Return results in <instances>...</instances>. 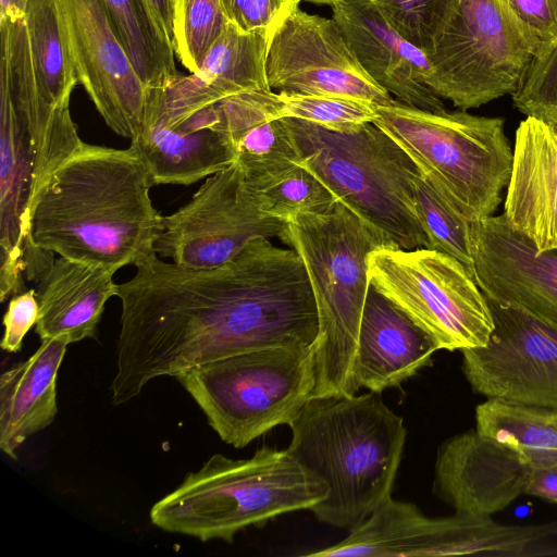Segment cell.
Masks as SVG:
<instances>
[{
  "instance_id": "1",
  "label": "cell",
  "mask_w": 557,
  "mask_h": 557,
  "mask_svg": "<svg viewBox=\"0 0 557 557\" xmlns=\"http://www.w3.org/2000/svg\"><path fill=\"white\" fill-rule=\"evenodd\" d=\"M135 267L116 293L122 312L110 387L115 406L161 376L242 352L315 343V301L293 248L257 238L211 269L165 262L157 253Z\"/></svg>"
},
{
  "instance_id": "2",
  "label": "cell",
  "mask_w": 557,
  "mask_h": 557,
  "mask_svg": "<svg viewBox=\"0 0 557 557\" xmlns=\"http://www.w3.org/2000/svg\"><path fill=\"white\" fill-rule=\"evenodd\" d=\"M152 177L129 146L86 144L67 158L37 195L29 215L27 281H38L57 253L116 272L156 255L162 215Z\"/></svg>"
},
{
  "instance_id": "3",
  "label": "cell",
  "mask_w": 557,
  "mask_h": 557,
  "mask_svg": "<svg viewBox=\"0 0 557 557\" xmlns=\"http://www.w3.org/2000/svg\"><path fill=\"white\" fill-rule=\"evenodd\" d=\"M380 394L313 397L289 423L287 451L329 488L322 522L354 527L391 496L406 428Z\"/></svg>"
},
{
  "instance_id": "4",
  "label": "cell",
  "mask_w": 557,
  "mask_h": 557,
  "mask_svg": "<svg viewBox=\"0 0 557 557\" xmlns=\"http://www.w3.org/2000/svg\"><path fill=\"white\" fill-rule=\"evenodd\" d=\"M280 239L301 258L318 312L311 398L356 395L355 360L370 287L368 256L386 245L339 200L324 212L289 219Z\"/></svg>"
},
{
  "instance_id": "5",
  "label": "cell",
  "mask_w": 557,
  "mask_h": 557,
  "mask_svg": "<svg viewBox=\"0 0 557 557\" xmlns=\"http://www.w3.org/2000/svg\"><path fill=\"white\" fill-rule=\"evenodd\" d=\"M327 492L326 484L287 449L263 446L247 459L215 454L152 506L150 520L170 533L232 543L247 527L311 510Z\"/></svg>"
},
{
  "instance_id": "6",
  "label": "cell",
  "mask_w": 557,
  "mask_h": 557,
  "mask_svg": "<svg viewBox=\"0 0 557 557\" xmlns=\"http://www.w3.org/2000/svg\"><path fill=\"white\" fill-rule=\"evenodd\" d=\"M299 164L312 172L383 239L405 250L430 248L416 209L419 170L374 123L334 132L283 117Z\"/></svg>"
},
{
  "instance_id": "7",
  "label": "cell",
  "mask_w": 557,
  "mask_h": 557,
  "mask_svg": "<svg viewBox=\"0 0 557 557\" xmlns=\"http://www.w3.org/2000/svg\"><path fill=\"white\" fill-rule=\"evenodd\" d=\"M465 219L493 213L511 173L513 151L500 117L463 110L430 112L397 100L375 106L373 122Z\"/></svg>"
},
{
  "instance_id": "8",
  "label": "cell",
  "mask_w": 557,
  "mask_h": 557,
  "mask_svg": "<svg viewBox=\"0 0 557 557\" xmlns=\"http://www.w3.org/2000/svg\"><path fill=\"white\" fill-rule=\"evenodd\" d=\"M175 379L220 438L243 448L277 425H289L311 399L314 345L242 352L191 368Z\"/></svg>"
},
{
  "instance_id": "9",
  "label": "cell",
  "mask_w": 557,
  "mask_h": 557,
  "mask_svg": "<svg viewBox=\"0 0 557 557\" xmlns=\"http://www.w3.org/2000/svg\"><path fill=\"white\" fill-rule=\"evenodd\" d=\"M370 284L448 351L482 347L494 330L487 299L467 269L430 248L381 246L368 256Z\"/></svg>"
},
{
  "instance_id": "10",
  "label": "cell",
  "mask_w": 557,
  "mask_h": 557,
  "mask_svg": "<svg viewBox=\"0 0 557 557\" xmlns=\"http://www.w3.org/2000/svg\"><path fill=\"white\" fill-rule=\"evenodd\" d=\"M426 55L430 87L463 111L512 95L534 58L497 0H459L457 12Z\"/></svg>"
},
{
  "instance_id": "11",
  "label": "cell",
  "mask_w": 557,
  "mask_h": 557,
  "mask_svg": "<svg viewBox=\"0 0 557 557\" xmlns=\"http://www.w3.org/2000/svg\"><path fill=\"white\" fill-rule=\"evenodd\" d=\"M286 226L259 208L233 162L207 177L187 203L162 216L154 250L182 267L211 269L232 260L253 239L280 238Z\"/></svg>"
},
{
  "instance_id": "12",
  "label": "cell",
  "mask_w": 557,
  "mask_h": 557,
  "mask_svg": "<svg viewBox=\"0 0 557 557\" xmlns=\"http://www.w3.org/2000/svg\"><path fill=\"white\" fill-rule=\"evenodd\" d=\"M299 3H293L271 29L270 89L393 103L395 99L363 71L335 20L309 14Z\"/></svg>"
},
{
  "instance_id": "13",
  "label": "cell",
  "mask_w": 557,
  "mask_h": 557,
  "mask_svg": "<svg viewBox=\"0 0 557 557\" xmlns=\"http://www.w3.org/2000/svg\"><path fill=\"white\" fill-rule=\"evenodd\" d=\"M486 299L494 320L490 339L461 350L472 391L486 399L557 411V330L524 310Z\"/></svg>"
},
{
  "instance_id": "14",
  "label": "cell",
  "mask_w": 557,
  "mask_h": 557,
  "mask_svg": "<svg viewBox=\"0 0 557 557\" xmlns=\"http://www.w3.org/2000/svg\"><path fill=\"white\" fill-rule=\"evenodd\" d=\"M78 83L107 125L134 139L149 89L136 73L98 0H61Z\"/></svg>"
},
{
  "instance_id": "15",
  "label": "cell",
  "mask_w": 557,
  "mask_h": 557,
  "mask_svg": "<svg viewBox=\"0 0 557 557\" xmlns=\"http://www.w3.org/2000/svg\"><path fill=\"white\" fill-rule=\"evenodd\" d=\"M131 147L146 164L154 185H190L234 162L219 101L184 112L149 96L140 131Z\"/></svg>"
},
{
  "instance_id": "16",
  "label": "cell",
  "mask_w": 557,
  "mask_h": 557,
  "mask_svg": "<svg viewBox=\"0 0 557 557\" xmlns=\"http://www.w3.org/2000/svg\"><path fill=\"white\" fill-rule=\"evenodd\" d=\"M471 226L474 281L483 294L557 330V251L537 252L503 214Z\"/></svg>"
},
{
  "instance_id": "17",
  "label": "cell",
  "mask_w": 557,
  "mask_h": 557,
  "mask_svg": "<svg viewBox=\"0 0 557 557\" xmlns=\"http://www.w3.org/2000/svg\"><path fill=\"white\" fill-rule=\"evenodd\" d=\"M532 469L513 450L469 430L441 446L434 492L456 513L492 516L525 494Z\"/></svg>"
},
{
  "instance_id": "18",
  "label": "cell",
  "mask_w": 557,
  "mask_h": 557,
  "mask_svg": "<svg viewBox=\"0 0 557 557\" xmlns=\"http://www.w3.org/2000/svg\"><path fill=\"white\" fill-rule=\"evenodd\" d=\"M331 8L359 64L380 87L405 106L446 110L430 87L428 55L394 28L372 0H344Z\"/></svg>"
},
{
  "instance_id": "19",
  "label": "cell",
  "mask_w": 557,
  "mask_h": 557,
  "mask_svg": "<svg viewBox=\"0 0 557 557\" xmlns=\"http://www.w3.org/2000/svg\"><path fill=\"white\" fill-rule=\"evenodd\" d=\"M512 151L503 215L537 252L557 251V131L527 116Z\"/></svg>"
},
{
  "instance_id": "20",
  "label": "cell",
  "mask_w": 557,
  "mask_h": 557,
  "mask_svg": "<svg viewBox=\"0 0 557 557\" xmlns=\"http://www.w3.org/2000/svg\"><path fill=\"white\" fill-rule=\"evenodd\" d=\"M34 152L29 135L0 81V300L26 290L25 262L32 253L29 215Z\"/></svg>"
},
{
  "instance_id": "21",
  "label": "cell",
  "mask_w": 557,
  "mask_h": 557,
  "mask_svg": "<svg viewBox=\"0 0 557 557\" xmlns=\"http://www.w3.org/2000/svg\"><path fill=\"white\" fill-rule=\"evenodd\" d=\"M0 81L9 89L34 152L33 206L50 175L83 140L73 121L55 120L41 100L24 17L0 15Z\"/></svg>"
},
{
  "instance_id": "22",
  "label": "cell",
  "mask_w": 557,
  "mask_h": 557,
  "mask_svg": "<svg viewBox=\"0 0 557 557\" xmlns=\"http://www.w3.org/2000/svg\"><path fill=\"white\" fill-rule=\"evenodd\" d=\"M438 350L432 337L371 284L355 360V382L370 392L399 385L431 363Z\"/></svg>"
},
{
  "instance_id": "23",
  "label": "cell",
  "mask_w": 557,
  "mask_h": 557,
  "mask_svg": "<svg viewBox=\"0 0 557 557\" xmlns=\"http://www.w3.org/2000/svg\"><path fill=\"white\" fill-rule=\"evenodd\" d=\"M114 273L64 257L54 259L36 290L39 338H65L69 344L95 338L106 304L117 293Z\"/></svg>"
},
{
  "instance_id": "24",
  "label": "cell",
  "mask_w": 557,
  "mask_h": 557,
  "mask_svg": "<svg viewBox=\"0 0 557 557\" xmlns=\"http://www.w3.org/2000/svg\"><path fill=\"white\" fill-rule=\"evenodd\" d=\"M234 163L249 187H258L298 165L292 137L278 116L276 92H243L219 101Z\"/></svg>"
},
{
  "instance_id": "25",
  "label": "cell",
  "mask_w": 557,
  "mask_h": 557,
  "mask_svg": "<svg viewBox=\"0 0 557 557\" xmlns=\"http://www.w3.org/2000/svg\"><path fill=\"white\" fill-rule=\"evenodd\" d=\"M67 345L65 338L41 341L27 360L1 374L0 448L12 459L29 436L55 418L57 375Z\"/></svg>"
},
{
  "instance_id": "26",
  "label": "cell",
  "mask_w": 557,
  "mask_h": 557,
  "mask_svg": "<svg viewBox=\"0 0 557 557\" xmlns=\"http://www.w3.org/2000/svg\"><path fill=\"white\" fill-rule=\"evenodd\" d=\"M23 17L41 100L55 120L72 121L70 99L78 78L61 0H28Z\"/></svg>"
},
{
  "instance_id": "27",
  "label": "cell",
  "mask_w": 557,
  "mask_h": 557,
  "mask_svg": "<svg viewBox=\"0 0 557 557\" xmlns=\"http://www.w3.org/2000/svg\"><path fill=\"white\" fill-rule=\"evenodd\" d=\"M271 29L243 32L226 24L198 70L191 73L211 102L243 92L271 90L267 77Z\"/></svg>"
},
{
  "instance_id": "28",
  "label": "cell",
  "mask_w": 557,
  "mask_h": 557,
  "mask_svg": "<svg viewBox=\"0 0 557 557\" xmlns=\"http://www.w3.org/2000/svg\"><path fill=\"white\" fill-rule=\"evenodd\" d=\"M107 20L148 89L164 88L180 75L174 48L146 0H98Z\"/></svg>"
},
{
  "instance_id": "29",
  "label": "cell",
  "mask_w": 557,
  "mask_h": 557,
  "mask_svg": "<svg viewBox=\"0 0 557 557\" xmlns=\"http://www.w3.org/2000/svg\"><path fill=\"white\" fill-rule=\"evenodd\" d=\"M475 430L533 468L557 462L556 410L486 399L475 408Z\"/></svg>"
},
{
  "instance_id": "30",
  "label": "cell",
  "mask_w": 557,
  "mask_h": 557,
  "mask_svg": "<svg viewBox=\"0 0 557 557\" xmlns=\"http://www.w3.org/2000/svg\"><path fill=\"white\" fill-rule=\"evenodd\" d=\"M416 209L430 249L459 261L474 280L472 223L420 171L416 177Z\"/></svg>"
},
{
  "instance_id": "31",
  "label": "cell",
  "mask_w": 557,
  "mask_h": 557,
  "mask_svg": "<svg viewBox=\"0 0 557 557\" xmlns=\"http://www.w3.org/2000/svg\"><path fill=\"white\" fill-rule=\"evenodd\" d=\"M249 188L264 213L285 222L298 214L324 212L337 201L327 186L300 164Z\"/></svg>"
},
{
  "instance_id": "32",
  "label": "cell",
  "mask_w": 557,
  "mask_h": 557,
  "mask_svg": "<svg viewBox=\"0 0 557 557\" xmlns=\"http://www.w3.org/2000/svg\"><path fill=\"white\" fill-rule=\"evenodd\" d=\"M278 116L310 122L334 132H350L373 122L375 104L347 97L276 92Z\"/></svg>"
},
{
  "instance_id": "33",
  "label": "cell",
  "mask_w": 557,
  "mask_h": 557,
  "mask_svg": "<svg viewBox=\"0 0 557 557\" xmlns=\"http://www.w3.org/2000/svg\"><path fill=\"white\" fill-rule=\"evenodd\" d=\"M227 23L221 0H176L173 47L190 73L198 70Z\"/></svg>"
},
{
  "instance_id": "34",
  "label": "cell",
  "mask_w": 557,
  "mask_h": 557,
  "mask_svg": "<svg viewBox=\"0 0 557 557\" xmlns=\"http://www.w3.org/2000/svg\"><path fill=\"white\" fill-rule=\"evenodd\" d=\"M391 25L428 54L458 9L459 0H372Z\"/></svg>"
},
{
  "instance_id": "35",
  "label": "cell",
  "mask_w": 557,
  "mask_h": 557,
  "mask_svg": "<svg viewBox=\"0 0 557 557\" xmlns=\"http://www.w3.org/2000/svg\"><path fill=\"white\" fill-rule=\"evenodd\" d=\"M515 107L525 116L557 123V42L534 57L518 89L511 95Z\"/></svg>"
},
{
  "instance_id": "36",
  "label": "cell",
  "mask_w": 557,
  "mask_h": 557,
  "mask_svg": "<svg viewBox=\"0 0 557 557\" xmlns=\"http://www.w3.org/2000/svg\"><path fill=\"white\" fill-rule=\"evenodd\" d=\"M521 30L533 57L557 42V0H497Z\"/></svg>"
},
{
  "instance_id": "37",
  "label": "cell",
  "mask_w": 557,
  "mask_h": 557,
  "mask_svg": "<svg viewBox=\"0 0 557 557\" xmlns=\"http://www.w3.org/2000/svg\"><path fill=\"white\" fill-rule=\"evenodd\" d=\"M302 0H221L228 21L243 32L271 29L288 8Z\"/></svg>"
},
{
  "instance_id": "38",
  "label": "cell",
  "mask_w": 557,
  "mask_h": 557,
  "mask_svg": "<svg viewBox=\"0 0 557 557\" xmlns=\"http://www.w3.org/2000/svg\"><path fill=\"white\" fill-rule=\"evenodd\" d=\"M39 305L35 289H27L10 298L3 317L4 333L1 348L8 352H17L28 331L36 325Z\"/></svg>"
},
{
  "instance_id": "39",
  "label": "cell",
  "mask_w": 557,
  "mask_h": 557,
  "mask_svg": "<svg viewBox=\"0 0 557 557\" xmlns=\"http://www.w3.org/2000/svg\"><path fill=\"white\" fill-rule=\"evenodd\" d=\"M525 495L557 504V462L532 469Z\"/></svg>"
},
{
  "instance_id": "40",
  "label": "cell",
  "mask_w": 557,
  "mask_h": 557,
  "mask_svg": "<svg viewBox=\"0 0 557 557\" xmlns=\"http://www.w3.org/2000/svg\"><path fill=\"white\" fill-rule=\"evenodd\" d=\"M146 2L173 45L176 0H146Z\"/></svg>"
},
{
  "instance_id": "41",
  "label": "cell",
  "mask_w": 557,
  "mask_h": 557,
  "mask_svg": "<svg viewBox=\"0 0 557 557\" xmlns=\"http://www.w3.org/2000/svg\"><path fill=\"white\" fill-rule=\"evenodd\" d=\"M28 0H0V15L23 16Z\"/></svg>"
},
{
  "instance_id": "42",
  "label": "cell",
  "mask_w": 557,
  "mask_h": 557,
  "mask_svg": "<svg viewBox=\"0 0 557 557\" xmlns=\"http://www.w3.org/2000/svg\"><path fill=\"white\" fill-rule=\"evenodd\" d=\"M304 1L312 2V3H317V4H329V5H332V4L336 3V2L344 1V0H304Z\"/></svg>"
},
{
  "instance_id": "43",
  "label": "cell",
  "mask_w": 557,
  "mask_h": 557,
  "mask_svg": "<svg viewBox=\"0 0 557 557\" xmlns=\"http://www.w3.org/2000/svg\"><path fill=\"white\" fill-rule=\"evenodd\" d=\"M555 127V129L557 131V123L553 125Z\"/></svg>"
}]
</instances>
